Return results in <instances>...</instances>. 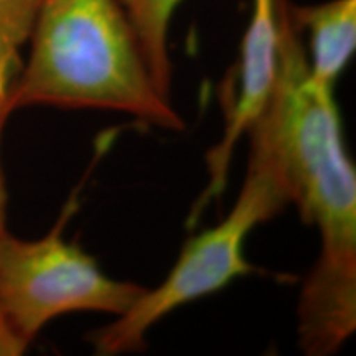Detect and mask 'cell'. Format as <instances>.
Listing matches in <instances>:
<instances>
[{
	"label": "cell",
	"instance_id": "1",
	"mask_svg": "<svg viewBox=\"0 0 356 356\" xmlns=\"http://www.w3.org/2000/svg\"><path fill=\"white\" fill-rule=\"evenodd\" d=\"M277 6V74L252 149L264 154L289 203L322 239L299 302V341L307 355L337 351L356 327V175L345 150L335 91L310 81L302 30L287 0Z\"/></svg>",
	"mask_w": 356,
	"mask_h": 356
},
{
	"label": "cell",
	"instance_id": "2",
	"mask_svg": "<svg viewBox=\"0 0 356 356\" xmlns=\"http://www.w3.org/2000/svg\"><path fill=\"white\" fill-rule=\"evenodd\" d=\"M29 38L32 50L8 89L7 115L29 106L102 109L184 129L155 88L119 0H40Z\"/></svg>",
	"mask_w": 356,
	"mask_h": 356
},
{
	"label": "cell",
	"instance_id": "3",
	"mask_svg": "<svg viewBox=\"0 0 356 356\" xmlns=\"http://www.w3.org/2000/svg\"><path fill=\"white\" fill-rule=\"evenodd\" d=\"M289 204L286 186L266 155L251 149L246 180L234 208L215 228L190 238L159 287L145 289L114 323L89 337L96 353L113 356L140 350L147 332L178 307L211 296L254 270L244 257V243L257 225Z\"/></svg>",
	"mask_w": 356,
	"mask_h": 356
},
{
	"label": "cell",
	"instance_id": "4",
	"mask_svg": "<svg viewBox=\"0 0 356 356\" xmlns=\"http://www.w3.org/2000/svg\"><path fill=\"white\" fill-rule=\"evenodd\" d=\"M74 204L68 203L50 233L33 241L0 234V315L29 346L60 315L102 312L122 315L145 287L111 279L96 259L63 238Z\"/></svg>",
	"mask_w": 356,
	"mask_h": 356
},
{
	"label": "cell",
	"instance_id": "5",
	"mask_svg": "<svg viewBox=\"0 0 356 356\" xmlns=\"http://www.w3.org/2000/svg\"><path fill=\"white\" fill-rule=\"evenodd\" d=\"M277 74V6L275 0H254L251 20L243 40L238 92L229 101L221 140L207 154L208 184L188 216L197 225L202 213L222 195L229 163L243 134L249 132L264 113Z\"/></svg>",
	"mask_w": 356,
	"mask_h": 356
},
{
	"label": "cell",
	"instance_id": "6",
	"mask_svg": "<svg viewBox=\"0 0 356 356\" xmlns=\"http://www.w3.org/2000/svg\"><path fill=\"white\" fill-rule=\"evenodd\" d=\"M292 19L309 32V76L317 88L335 91L337 79L356 48V0H332L320 6L289 3Z\"/></svg>",
	"mask_w": 356,
	"mask_h": 356
},
{
	"label": "cell",
	"instance_id": "7",
	"mask_svg": "<svg viewBox=\"0 0 356 356\" xmlns=\"http://www.w3.org/2000/svg\"><path fill=\"white\" fill-rule=\"evenodd\" d=\"M140 44L150 76L160 95L170 99L172 65L168 58V26L181 0H119Z\"/></svg>",
	"mask_w": 356,
	"mask_h": 356
},
{
	"label": "cell",
	"instance_id": "8",
	"mask_svg": "<svg viewBox=\"0 0 356 356\" xmlns=\"http://www.w3.org/2000/svg\"><path fill=\"white\" fill-rule=\"evenodd\" d=\"M26 40L29 32L22 26L0 19V131L7 119L6 101L8 89L15 78L19 50Z\"/></svg>",
	"mask_w": 356,
	"mask_h": 356
},
{
	"label": "cell",
	"instance_id": "9",
	"mask_svg": "<svg viewBox=\"0 0 356 356\" xmlns=\"http://www.w3.org/2000/svg\"><path fill=\"white\" fill-rule=\"evenodd\" d=\"M29 348L0 315V356H19Z\"/></svg>",
	"mask_w": 356,
	"mask_h": 356
},
{
	"label": "cell",
	"instance_id": "10",
	"mask_svg": "<svg viewBox=\"0 0 356 356\" xmlns=\"http://www.w3.org/2000/svg\"><path fill=\"white\" fill-rule=\"evenodd\" d=\"M6 204H7L6 184H3L2 168H0V234L6 231Z\"/></svg>",
	"mask_w": 356,
	"mask_h": 356
}]
</instances>
